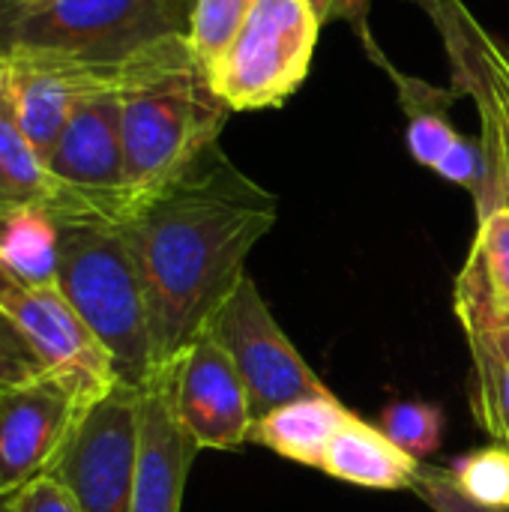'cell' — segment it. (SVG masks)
Wrapping results in <instances>:
<instances>
[{"mask_svg": "<svg viewBox=\"0 0 509 512\" xmlns=\"http://www.w3.org/2000/svg\"><path fill=\"white\" fill-rule=\"evenodd\" d=\"M9 512H81L66 486L57 477H39L36 483L18 489L15 495L6 498Z\"/></svg>", "mask_w": 509, "mask_h": 512, "instance_id": "cell-27", "label": "cell"}, {"mask_svg": "<svg viewBox=\"0 0 509 512\" xmlns=\"http://www.w3.org/2000/svg\"><path fill=\"white\" fill-rule=\"evenodd\" d=\"M0 512H9V504H6V498H0Z\"/></svg>", "mask_w": 509, "mask_h": 512, "instance_id": "cell-30", "label": "cell"}, {"mask_svg": "<svg viewBox=\"0 0 509 512\" xmlns=\"http://www.w3.org/2000/svg\"><path fill=\"white\" fill-rule=\"evenodd\" d=\"M141 447V390L117 384L93 402L54 474L81 512H132Z\"/></svg>", "mask_w": 509, "mask_h": 512, "instance_id": "cell-7", "label": "cell"}, {"mask_svg": "<svg viewBox=\"0 0 509 512\" xmlns=\"http://www.w3.org/2000/svg\"><path fill=\"white\" fill-rule=\"evenodd\" d=\"M441 33L453 87L468 96L483 123V150L509 207V48L498 42L462 0H411Z\"/></svg>", "mask_w": 509, "mask_h": 512, "instance_id": "cell-10", "label": "cell"}, {"mask_svg": "<svg viewBox=\"0 0 509 512\" xmlns=\"http://www.w3.org/2000/svg\"><path fill=\"white\" fill-rule=\"evenodd\" d=\"M228 114L231 108L216 96L186 33L138 54L120 78L129 213L216 147Z\"/></svg>", "mask_w": 509, "mask_h": 512, "instance_id": "cell-2", "label": "cell"}, {"mask_svg": "<svg viewBox=\"0 0 509 512\" xmlns=\"http://www.w3.org/2000/svg\"><path fill=\"white\" fill-rule=\"evenodd\" d=\"M0 312L27 336L45 369L72 384L90 405L120 381L108 354L78 321L60 288H33L0 264Z\"/></svg>", "mask_w": 509, "mask_h": 512, "instance_id": "cell-12", "label": "cell"}, {"mask_svg": "<svg viewBox=\"0 0 509 512\" xmlns=\"http://www.w3.org/2000/svg\"><path fill=\"white\" fill-rule=\"evenodd\" d=\"M207 330L228 351L237 375L243 378L252 423L288 402L330 393L285 336L249 273L213 315Z\"/></svg>", "mask_w": 509, "mask_h": 512, "instance_id": "cell-6", "label": "cell"}, {"mask_svg": "<svg viewBox=\"0 0 509 512\" xmlns=\"http://www.w3.org/2000/svg\"><path fill=\"white\" fill-rule=\"evenodd\" d=\"M198 444L177 420L168 372L162 369L141 390V447L132 512H180Z\"/></svg>", "mask_w": 509, "mask_h": 512, "instance_id": "cell-15", "label": "cell"}, {"mask_svg": "<svg viewBox=\"0 0 509 512\" xmlns=\"http://www.w3.org/2000/svg\"><path fill=\"white\" fill-rule=\"evenodd\" d=\"M411 492L435 512H509L483 507V504L471 501L468 495H462L459 486L453 483V477L447 474V468H441V465H426L423 462Z\"/></svg>", "mask_w": 509, "mask_h": 512, "instance_id": "cell-26", "label": "cell"}, {"mask_svg": "<svg viewBox=\"0 0 509 512\" xmlns=\"http://www.w3.org/2000/svg\"><path fill=\"white\" fill-rule=\"evenodd\" d=\"M321 27L309 0H258L207 69L216 96L231 111L285 105L312 69Z\"/></svg>", "mask_w": 509, "mask_h": 512, "instance_id": "cell-5", "label": "cell"}, {"mask_svg": "<svg viewBox=\"0 0 509 512\" xmlns=\"http://www.w3.org/2000/svg\"><path fill=\"white\" fill-rule=\"evenodd\" d=\"M24 3H33V0H24Z\"/></svg>", "mask_w": 509, "mask_h": 512, "instance_id": "cell-32", "label": "cell"}, {"mask_svg": "<svg viewBox=\"0 0 509 512\" xmlns=\"http://www.w3.org/2000/svg\"><path fill=\"white\" fill-rule=\"evenodd\" d=\"M276 213V195L216 144L120 222L147 297L156 375L210 327Z\"/></svg>", "mask_w": 509, "mask_h": 512, "instance_id": "cell-1", "label": "cell"}, {"mask_svg": "<svg viewBox=\"0 0 509 512\" xmlns=\"http://www.w3.org/2000/svg\"><path fill=\"white\" fill-rule=\"evenodd\" d=\"M0 264L33 288L57 285V225L48 213L0 219Z\"/></svg>", "mask_w": 509, "mask_h": 512, "instance_id": "cell-21", "label": "cell"}, {"mask_svg": "<svg viewBox=\"0 0 509 512\" xmlns=\"http://www.w3.org/2000/svg\"><path fill=\"white\" fill-rule=\"evenodd\" d=\"M471 408L495 444L509 447V330L471 333Z\"/></svg>", "mask_w": 509, "mask_h": 512, "instance_id": "cell-20", "label": "cell"}, {"mask_svg": "<svg viewBox=\"0 0 509 512\" xmlns=\"http://www.w3.org/2000/svg\"><path fill=\"white\" fill-rule=\"evenodd\" d=\"M384 435L402 447L417 462H426L438 453L444 438V411L429 402H393L381 414Z\"/></svg>", "mask_w": 509, "mask_h": 512, "instance_id": "cell-24", "label": "cell"}, {"mask_svg": "<svg viewBox=\"0 0 509 512\" xmlns=\"http://www.w3.org/2000/svg\"><path fill=\"white\" fill-rule=\"evenodd\" d=\"M180 3H183V6H192V0H180Z\"/></svg>", "mask_w": 509, "mask_h": 512, "instance_id": "cell-31", "label": "cell"}, {"mask_svg": "<svg viewBox=\"0 0 509 512\" xmlns=\"http://www.w3.org/2000/svg\"><path fill=\"white\" fill-rule=\"evenodd\" d=\"M48 213L51 219H90L84 207L54 180L45 159L24 138L9 96H0V219Z\"/></svg>", "mask_w": 509, "mask_h": 512, "instance_id": "cell-17", "label": "cell"}, {"mask_svg": "<svg viewBox=\"0 0 509 512\" xmlns=\"http://www.w3.org/2000/svg\"><path fill=\"white\" fill-rule=\"evenodd\" d=\"M180 0H0V51L48 54L114 78L150 45L186 33Z\"/></svg>", "mask_w": 509, "mask_h": 512, "instance_id": "cell-4", "label": "cell"}, {"mask_svg": "<svg viewBox=\"0 0 509 512\" xmlns=\"http://www.w3.org/2000/svg\"><path fill=\"white\" fill-rule=\"evenodd\" d=\"M57 288L111 360L123 387L156 378L150 312L132 249L117 222L54 219Z\"/></svg>", "mask_w": 509, "mask_h": 512, "instance_id": "cell-3", "label": "cell"}, {"mask_svg": "<svg viewBox=\"0 0 509 512\" xmlns=\"http://www.w3.org/2000/svg\"><path fill=\"white\" fill-rule=\"evenodd\" d=\"M453 312L465 330H509V207L477 219L471 252L453 282Z\"/></svg>", "mask_w": 509, "mask_h": 512, "instance_id": "cell-16", "label": "cell"}, {"mask_svg": "<svg viewBox=\"0 0 509 512\" xmlns=\"http://www.w3.org/2000/svg\"><path fill=\"white\" fill-rule=\"evenodd\" d=\"M366 54L372 57V63H378L384 69V75L393 81L399 105L408 117V129H405V141L411 156L423 165L438 171L444 180L465 186L477 204V219L501 210L504 207V195L498 186V177L486 159V150L480 141H471L468 135H462L453 123H450V108L459 99V90L450 87H435L417 75L402 72L381 48L378 39L372 33L360 36Z\"/></svg>", "mask_w": 509, "mask_h": 512, "instance_id": "cell-8", "label": "cell"}, {"mask_svg": "<svg viewBox=\"0 0 509 512\" xmlns=\"http://www.w3.org/2000/svg\"><path fill=\"white\" fill-rule=\"evenodd\" d=\"M420 468L423 462H417L402 447H396L381 426H372L357 414L345 420L324 459V474H330L339 483L372 489V492L411 489Z\"/></svg>", "mask_w": 509, "mask_h": 512, "instance_id": "cell-18", "label": "cell"}, {"mask_svg": "<svg viewBox=\"0 0 509 512\" xmlns=\"http://www.w3.org/2000/svg\"><path fill=\"white\" fill-rule=\"evenodd\" d=\"M6 96L33 150L45 159L84 96L120 78L48 54H6Z\"/></svg>", "mask_w": 509, "mask_h": 512, "instance_id": "cell-14", "label": "cell"}, {"mask_svg": "<svg viewBox=\"0 0 509 512\" xmlns=\"http://www.w3.org/2000/svg\"><path fill=\"white\" fill-rule=\"evenodd\" d=\"M258 0H192L189 6V45L198 66L207 72L231 45Z\"/></svg>", "mask_w": 509, "mask_h": 512, "instance_id": "cell-22", "label": "cell"}, {"mask_svg": "<svg viewBox=\"0 0 509 512\" xmlns=\"http://www.w3.org/2000/svg\"><path fill=\"white\" fill-rule=\"evenodd\" d=\"M45 168L90 219L123 222L129 213L120 90L102 87L78 102L66 129L45 153Z\"/></svg>", "mask_w": 509, "mask_h": 512, "instance_id": "cell-9", "label": "cell"}, {"mask_svg": "<svg viewBox=\"0 0 509 512\" xmlns=\"http://www.w3.org/2000/svg\"><path fill=\"white\" fill-rule=\"evenodd\" d=\"M87 408L57 375L0 387V498L54 474Z\"/></svg>", "mask_w": 509, "mask_h": 512, "instance_id": "cell-11", "label": "cell"}, {"mask_svg": "<svg viewBox=\"0 0 509 512\" xmlns=\"http://www.w3.org/2000/svg\"><path fill=\"white\" fill-rule=\"evenodd\" d=\"M51 375L27 336L0 312V387H15Z\"/></svg>", "mask_w": 509, "mask_h": 512, "instance_id": "cell-25", "label": "cell"}, {"mask_svg": "<svg viewBox=\"0 0 509 512\" xmlns=\"http://www.w3.org/2000/svg\"><path fill=\"white\" fill-rule=\"evenodd\" d=\"M315 15L321 18V24H330V21H348L357 36H366L372 33L369 30V9H372V0H309Z\"/></svg>", "mask_w": 509, "mask_h": 512, "instance_id": "cell-28", "label": "cell"}, {"mask_svg": "<svg viewBox=\"0 0 509 512\" xmlns=\"http://www.w3.org/2000/svg\"><path fill=\"white\" fill-rule=\"evenodd\" d=\"M165 372L177 420L198 450H240L249 444V393L228 351L210 330H204Z\"/></svg>", "mask_w": 509, "mask_h": 512, "instance_id": "cell-13", "label": "cell"}, {"mask_svg": "<svg viewBox=\"0 0 509 512\" xmlns=\"http://www.w3.org/2000/svg\"><path fill=\"white\" fill-rule=\"evenodd\" d=\"M348 417L351 411L333 393L306 396L255 420L249 429V444H258L294 465L324 471L327 450Z\"/></svg>", "mask_w": 509, "mask_h": 512, "instance_id": "cell-19", "label": "cell"}, {"mask_svg": "<svg viewBox=\"0 0 509 512\" xmlns=\"http://www.w3.org/2000/svg\"><path fill=\"white\" fill-rule=\"evenodd\" d=\"M447 474L462 495L483 507L509 510V447L489 444L447 465Z\"/></svg>", "mask_w": 509, "mask_h": 512, "instance_id": "cell-23", "label": "cell"}, {"mask_svg": "<svg viewBox=\"0 0 509 512\" xmlns=\"http://www.w3.org/2000/svg\"><path fill=\"white\" fill-rule=\"evenodd\" d=\"M6 69H9V66H6V54L0 51V96H3V90H6Z\"/></svg>", "mask_w": 509, "mask_h": 512, "instance_id": "cell-29", "label": "cell"}]
</instances>
